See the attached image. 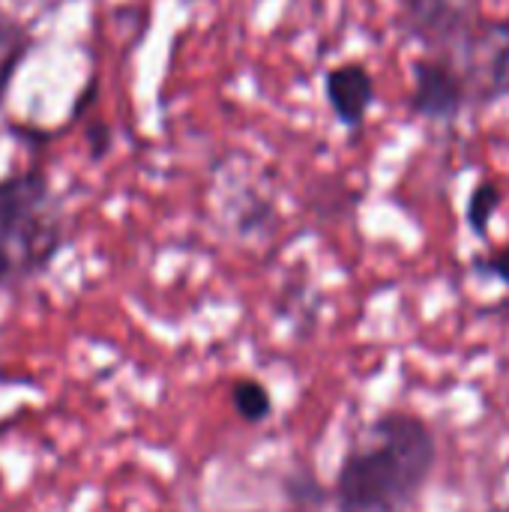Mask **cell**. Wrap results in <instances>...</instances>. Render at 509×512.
<instances>
[{"instance_id":"obj_1","label":"cell","mask_w":509,"mask_h":512,"mask_svg":"<svg viewBox=\"0 0 509 512\" xmlns=\"http://www.w3.org/2000/svg\"><path fill=\"white\" fill-rule=\"evenodd\" d=\"M435 438L411 414L375 420L348 453L339 483V512H405L435 468Z\"/></svg>"},{"instance_id":"obj_2","label":"cell","mask_w":509,"mask_h":512,"mask_svg":"<svg viewBox=\"0 0 509 512\" xmlns=\"http://www.w3.org/2000/svg\"><path fill=\"white\" fill-rule=\"evenodd\" d=\"M63 246V222L39 168L0 177V288L42 273Z\"/></svg>"},{"instance_id":"obj_3","label":"cell","mask_w":509,"mask_h":512,"mask_svg":"<svg viewBox=\"0 0 509 512\" xmlns=\"http://www.w3.org/2000/svg\"><path fill=\"white\" fill-rule=\"evenodd\" d=\"M447 60L459 69L468 90V102L486 105L509 96V18H480L462 48Z\"/></svg>"},{"instance_id":"obj_4","label":"cell","mask_w":509,"mask_h":512,"mask_svg":"<svg viewBox=\"0 0 509 512\" xmlns=\"http://www.w3.org/2000/svg\"><path fill=\"white\" fill-rule=\"evenodd\" d=\"M399 24L435 57H453L480 24V9L477 0H402Z\"/></svg>"},{"instance_id":"obj_5","label":"cell","mask_w":509,"mask_h":512,"mask_svg":"<svg viewBox=\"0 0 509 512\" xmlns=\"http://www.w3.org/2000/svg\"><path fill=\"white\" fill-rule=\"evenodd\" d=\"M414 90L411 111L429 123H453L468 108V90L459 69L447 57H417L411 63Z\"/></svg>"},{"instance_id":"obj_6","label":"cell","mask_w":509,"mask_h":512,"mask_svg":"<svg viewBox=\"0 0 509 512\" xmlns=\"http://www.w3.org/2000/svg\"><path fill=\"white\" fill-rule=\"evenodd\" d=\"M327 102L345 129H360L375 105V78L363 63H339L324 78Z\"/></svg>"},{"instance_id":"obj_7","label":"cell","mask_w":509,"mask_h":512,"mask_svg":"<svg viewBox=\"0 0 509 512\" xmlns=\"http://www.w3.org/2000/svg\"><path fill=\"white\" fill-rule=\"evenodd\" d=\"M33 48V33L24 21H18L15 15H9L6 9H0V105L21 69V63L27 60Z\"/></svg>"},{"instance_id":"obj_8","label":"cell","mask_w":509,"mask_h":512,"mask_svg":"<svg viewBox=\"0 0 509 512\" xmlns=\"http://www.w3.org/2000/svg\"><path fill=\"white\" fill-rule=\"evenodd\" d=\"M504 201V192L495 180H483L474 192H471V201H468V228L480 237V240H489V222L495 216V210L501 207Z\"/></svg>"},{"instance_id":"obj_9","label":"cell","mask_w":509,"mask_h":512,"mask_svg":"<svg viewBox=\"0 0 509 512\" xmlns=\"http://www.w3.org/2000/svg\"><path fill=\"white\" fill-rule=\"evenodd\" d=\"M234 408L246 423H261L270 414V396L258 381H240L234 387Z\"/></svg>"},{"instance_id":"obj_10","label":"cell","mask_w":509,"mask_h":512,"mask_svg":"<svg viewBox=\"0 0 509 512\" xmlns=\"http://www.w3.org/2000/svg\"><path fill=\"white\" fill-rule=\"evenodd\" d=\"M474 270L483 273V276H495V279H501L504 285H509V249L492 252V255H486V258H474Z\"/></svg>"},{"instance_id":"obj_11","label":"cell","mask_w":509,"mask_h":512,"mask_svg":"<svg viewBox=\"0 0 509 512\" xmlns=\"http://www.w3.org/2000/svg\"><path fill=\"white\" fill-rule=\"evenodd\" d=\"M45 3H63V0H45Z\"/></svg>"},{"instance_id":"obj_12","label":"cell","mask_w":509,"mask_h":512,"mask_svg":"<svg viewBox=\"0 0 509 512\" xmlns=\"http://www.w3.org/2000/svg\"><path fill=\"white\" fill-rule=\"evenodd\" d=\"M498 512H509V510H498Z\"/></svg>"}]
</instances>
